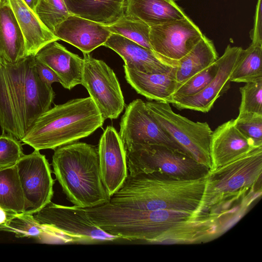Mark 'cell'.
<instances>
[{"label":"cell","instance_id":"cell-39","mask_svg":"<svg viewBox=\"0 0 262 262\" xmlns=\"http://www.w3.org/2000/svg\"><path fill=\"white\" fill-rule=\"evenodd\" d=\"M2 58L0 57V62L1 61Z\"/></svg>","mask_w":262,"mask_h":262},{"label":"cell","instance_id":"cell-38","mask_svg":"<svg viewBox=\"0 0 262 262\" xmlns=\"http://www.w3.org/2000/svg\"><path fill=\"white\" fill-rule=\"evenodd\" d=\"M27 6L34 12L38 0H23Z\"/></svg>","mask_w":262,"mask_h":262},{"label":"cell","instance_id":"cell-26","mask_svg":"<svg viewBox=\"0 0 262 262\" xmlns=\"http://www.w3.org/2000/svg\"><path fill=\"white\" fill-rule=\"evenodd\" d=\"M219 57L212 40L204 35L192 49L178 62L176 77L178 86L182 82L209 67Z\"/></svg>","mask_w":262,"mask_h":262},{"label":"cell","instance_id":"cell-40","mask_svg":"<svg viewBox=\"0 0 262 262\" xmlns=\"http://www.w3.org/2000/svg\"><path fill=\"white\" fill-rule=\"evenodd\" d=\"M174 1H178V0H174Z\"/></svg>","mask_w":262,"mask_h":262},{"label":"cell","instance_id":"cell-14","mask_svg":"<svg viewBox=\"0 0 262 262\" xmlns=\"http://www.w3.org/2000/svg\"><path fill=\"white\" fill-rule=\"evenodd\" d=\"M243 48L228 45L223 54L217 59L218 70L208 84L192 96L173 98L170 103L179 110H190L202 113L211 110L215 102L230 86V78Z\"/></svg>","mask_w":262,"mask_h":262},{"label":"cell","instance_id":"cell-6","mask_svg":"<svg viewBox=\"0 0 262 262\" xmlns=\"http://www.w3.org/2000/svg\"><path fill=\"white\" fill-rule=\"evenodd\" d=\"M262 146L213 170L205 176L204 193L196 215L214 216L223 204L238 200L261 182Z\"/></svg>","mask_w":262,"mask_h":262},{"label":"cell","instance_id":"cell-25","mask_svg":"<svg viewBox=\"0 0 262 262\" xmlns=\"http://www.w3.org/2000/svg\"><path fill=\"white\" fill-rule=\"evenodd\" d=\"M0 231L13 232L17 237L33 238L43 242H64L63 237L52 227L39 223L32 214L8 212Z\"/></svg>","mask_w":262,"mask_h":262},{"label":"cell","instance_id":"cell-17","mask_svg":"<svg viewBox=\"0 0 262 262\" xmlns=\"http://www.w3.org/2000/svg\"><path fill=\"white\" fill-rule=\"evenodd\" d=\"M53 34L83 53H90L103 46L112 33L106 26L72 14L56 27Z\"/></svg>","mask_w":262,"mask_h":262},{"label":"cell","instance_id":"cell-31","mask_svg":"<svg viewBox=\"0 0 262 262\" xmlns=\"http://www.w3.org/2000/svg\"><path fill=\"white\" fill-rule=\"evenodd\" d=\"M217 70L218 62L216 60L208 68L181 83L173 93L172 98L192 96L199 93L214 77Z\"/></svg>","mask_w":262,"mask_h":262},{"label":"cell","instance_id":"cell-15","mask_svg":"<svg viewBox=\"0 0 262 262\" xmlns=\"http://www.w3.org/2000/svg\"><path fill=\"white\" fill-rule=\"evenodd\" d=\"M97 150L101 179L111 198L121 187L128 174L126 150L113 126L106 127L100 138Z\"/></svg>","mask_w":262,"mask_h":262},{"label":"cell","instance_id":"cell-34","mask_svg":"<svg viewBox=\"0 0 262 262\" xmlns=\"http://www.w3.org/2000/svg\"><path fill=\"white\" fill-rule=\"evenodd\" d=\"M24 155L19 140L8 133L0 135V169L16 165Z\"/></svg>","mask_w":262,"mask_h":262},{"label":"cell","instance_id":"cell-35","mask_svg":"<svg viewBox=\"0 0 262 262\" xmlns=\"http://www.w3.org/2000/svg\"><path fill=\"white\" fill-rule=\"evenodd\" d=\"M262 0H258L254 17L253 27L249 34L251 43L262 46Z\"/></svg>","mask_w":262,"mask_h":262},{"label":"cell","instance_id":"cell-27","mask_svg":"<svg viewBox=\"0 0 262 262\" xmlns=\"http://www.w3.org/2000/svg\"><path fill=\"white\" fill-rule=\"evenodd\" d=\"M0 207L9 213L25 212V199L16 164L0 169Z\"/></svg>","mask_w":262,"mask_h":262},{"label":"cell","instance_id":"cell-30","mask_svg":"<svg viewBox=\"0 0 262 262\" xmlns=\"http://www.w3.org/2000/svg\"><path fill=\"white\" fill-rule=\"evenodd\" d=\"M35 12L53 33L58 25L72 15L64 0H38Z\"/></svg>","mask_w":262,"mask_h":262},{"label":"cell","instance_id":"cell-24","mask_svg":"<svg viewBox=\"0 0 262 262\" xmlns=\"http://www.w3.org/2000/svg\"><path fill=\"white\" fill-rule=\"evenodd\" d=\"M72 14L110 26L125 14L126 0H64Z\"/></svg>","mask_w":262,"mask_h":262},{"label":"cell","instance_id":"cell-13","mask_svg":"<svg viewBox=\"0 0 262 262\" xmlns=\"http://www.w3.org/2000/svg\"><path fill=\"white\" fill-rule=\"evenodd\" d=\"M204 35L188 17L150 26L152 50L164 59L176 63L185 56Z\"/></svg>","mask_w":262,"mask_h":262},{"label":"cell","instance_id":"cell-18","mask_svg":"<svg viewBox=\"0 0 262 262\" xmlns=\"http://www.w3.org/2000/svg\"><path fill=\"white\" fill-rule=\"evenodd\" d=\"M256 146L235 126L234 119L212 131L209 142L211 168L213 170L248 153Z\"/></svg>","mask_w":262,"mask_h":262},{"label":"cell","instance_id":"cell-16","mask_svg":"<svg viewBox=\"0 0 262 262\" xmlns=\"http://www.w3.org/2000/svg\"><path fill=\"white\" fill-rule=\"evenodd\" d=\"M103 46L116 52L123 59L125 66L143 73H166L178 65L164 59L152 50L116 34L112 33Z\"/></svg>","mask_w":262,"mask_h":262},{"label":"cell","instance_id":"cell-29","mask_svg":"<svg viewBox=\"0 0 262 262\" xmlns=\"http://www.w3.org/2000/svg\"><path fill=\"white\" fill-rule=\"evenodd\" d=\"M106 26L111 33L119 35L152 50L149 42L150 26L144 22L124 14L117 21Z\"/></svg>","mask_w":262,"mask_h":262},{"label":"cell","instance_id":"cell-22","mask_svg":"<svg viewBox=\"0 0 262 262\" xmlns=\"http://www.w3.org/2000/svg\"><path fill=\"white\" fill-rule=\"evenodd\" d=\"M125 14L149 26L187 17L174 0H126Z\"/></svg>","mask_w":262,"mask_h":262},{"label":"cell","instance_id":"cell-32","mask_svg":"<svg viewBox=\"0 0 262 262\" xmlns=\"http://www.w3.org/2000/svg\"><path fill=\"white\" fill-rule=\"evenodd\" d=\"M245 83L239 88L241 101L239 114L255 113L262 115V79Z\"/></svg>","mask_w":262,"mask_h":262},{"label":"cell","instance_id":"cell-12","mask_svg":"<svg viewBox=\"0 0 262 262\" xmlns=\"http://www.w3.org/2000/svg\"><path fill=\"white\" fill-rule=\"evenodd\" d=\"M118 134L125 149L137 144H163L188 154L164 130L140 99L126 107Z\"/></svg>","mask_w":262,"mask_h":262},{"label":"cell","instance_id":"cell-1","mask_svg":"<svg viewBox=\"0 0 262 262\" xmlns=\"http://www.w3.org/2000/svg\"><path fill=\"white\" fill-rule=\"evenodd\" d=\"M52 86L43 82L35 69L34 56L15 63L0 62V126L3 133L20 141L35 120L51 108Z\"/></svg>","mask_w":262,"mask_h":262},{"label":"cell","instance_id":"cell-5","mask_svg":"<svg viewBox=\"0 0 262 262\" xmlns=\"http://www.w3.org/2000/svg\"><path fill=\"white\" fill-rule=\"evenodd\" d=\"M90 220L105 232L128 240L158 244L172 227L196 218L188 212L122 208L108 202L85 208Z\"/></svg>","mask_w":262,"mask_h":262},{"label":"cell","instance_id":"cell-10","mask_svg":"<svg viewBox=\"0 0 262 262\" xmlns=\"http://www.w3.org/2000/svg\"><path fill=\"white\" fill-rule=\"evenodd\" d=\"M83 54L81 84L85 88L102 118H117L125 104L114 71L103 60Z\"/></svg>","mask_w":262,"mask_h":262},{"label":"cell","instance_id":"cell-20","mask_svg":"<svg viewBox=\"0 0 262 262\" xmlns=\"http://www.w3.org/2000/svg\"><path fill=\"white\" fill-rule=\"evenodd\" d=\"M127 82L146 98L156 101L170 103L172 96L178 86L176 70L163 73L148 74L130 69L124 65Z\"/></svg>","mask_w":262,"mask_h":262},{"label":"cell","instance_id":"cell-9","mask_svg":"<svg viewBox=\"0 0 262 262\" xmlns=\"http://www.w3.org/2000/svg\"><path fill=\"white\" fill-rule=\"evenodd\" d=\"M33 215L40 224L58 231L67 243H96L119 238L95 224L85 208L75 205L64 206L51 202Z\"/></svg>","mask_w":262,"mask_h":262},{"label":"cell","instance_id":"cell-21","mask_svg":"<svg viewBox=\"0 0 262 262\" xmlns=\"http://www.w3.org/2000/svg\"><path fill=\"white\" fill-rule=\"evenodd\" d=\"M8 1L24 36L25 56H34L47 44L59 40L23 0Z\"/></svg>","mask_w":262,"mask_h":262},{"label":"cell","instance_id":"cell-8","mask_svg":"<svg viewBox=\"0 0 262 262\" xmlns=\"http://www.w3.org/2000/svg\"><path fill=\"white\" fill-rule=\"evenodd\" d=\"M170 103L145 102L151 115L167 134L197 162L211 168L209 152L212 132L206 122H194L174 113Z\"/></svg>","mask_w":262,"mask_h":262},{"label":"cell","instance_id":"cell-7","mask_svg":"<svg viewBox=\"0 0 262 262\" xmlns=\"http://www.w3.org/2000/svg\"><path fill=\"white\" fill-rule=\"evenodd\" d=\"M125 150L131 176L158 171L190 180L205 177L210 170L189 155L163 144H137Z\"/></svg>","mask_w":262,"mask_h":262},{"label":"cell","instance_id":"cell-4","mask_svg":"<svg viewBox=\"0 0 262 262\" xmlns=\"http://www.w3.org/2000/svg\"><path fill=\"white\" fill-rule=\"evenodd\" d=\"M54 150V173L70 202L87 208L110 201L101 179L97 147L74 142Z\"/></svg>","mask_w":262,"mask_h":262},{"label":"cell","instance_id":"cell-36","mask_svg":"<svg viewBox=\"0 0 262 262\" xmlns=\"http://www.w3.org/2000/svg\"><path fill=\"white\" fill-rule=\"evenodd\" d=\"M35 69L40 79L49 86L55 82H59L56 73L47 66L36 60Z\"/></svg>","mask_w":262,"mask_h":262},{"label":"cell","instance_id":"cell-33","mask_svg":"<svg viewBox=\"0 0 262 262\" xmlns=\"http://www.w3.org/2000/svg\"><path fill=\"white\" fill-rule=\"evenodd\" d=\"M237 129L255 146H262V115L255 113L239 114L234 119Z\"/></svg>","mask_w":262,"mask_h":262},{"label":"cell","instance_id":"cell-2","mask_svg":"<svg viewBox=\"0 0 262 262\" xmlns=\"http://www.w3.org/2000/svg\"><path fill=\"white\" fill-rule=\"evenodd\" d=\"M206 178L186 180L160 172L128 174L108 203L126 208L170 210L195 214L203 198Z\"/></svg>","mask_w":262,"mask_h":262},{"label":"cell","instance_id":"cell-3","mask_svg":"<svg viewBox=\"0 0 262 262\" xmlns=\"http://www.w3.org/2000/svg\"><path fill=\"white\" fill-rule=\"evenodd\" d=\"M104 121L90 97L73 99L40 115L20 141L36 150L55 149L89 136Z\"/></svg>","mask_w":262,"mask_h":262},{"label":"cell","instance_id":"cell-28","mask_svg":"<svg viewBox=\"0 0 262 262\" xmlns=\"http://www.w3.org/2000/svg\"><path fill=\"white\" fill-rule=\"evenodd\" d=\"M262 46L251 43L242 49L231 82L248 83L262 79Z\"/></svg>","mask_w":262,"mask_h":262},{"label":"cell","instance_id":"cell-19","mask_svg":"<svg viewBox=\"0 0 262 262\" xmlns=\"http://www.w3.org/2000/svg\"><path fill=\"white\" fill-rule=\"evenodd\" d=\"M35 59L49 68L57 75L63 88L71 90L82 83L83 59L68 51L57 41L42 47Z\"/></svg>","mask_w":262,"mask_h":262},{"label":"cell","instance_id":"cell-23","mask_svg":"<svg viewBox=\"0 0 262 262\" xmlns=\"http://www.w3.org/2000/svg\"><path fill=\"white\" fill-rule=\"evenodd\" d=\"M25 57V40L8 0H0V57L15 63Z\"/></svg>","mask_w":262,"mask_h":262},{"label":"cell","instance_id":"cell-11","mask_svg":"<svg viewBox=\"0 0 262 262\" xmlns=\"http://www.w3.org/2000/svg\"><path fill=\"white\" fill-rule=\"evenodd\" d=\"M25 199L24 213L34 214L51 202L54 180L49 162L39 150L24 155L16 163Z\"/></svg>","mask_w":262,"mask_h":262},{"label":"cell","instance_id":"cell-37","mask_svg":"<svg viewBox=\"0 0 262 262\" xmlns=\"http://www.w3.org/2000/svg\"><path fill=\"white\" fill-rule=\"evenodd\" d=\"M8 217V212L0 207V224L4 223Z\"/></svg>","mask_w":262,"mask_h":262}]
</instances>
